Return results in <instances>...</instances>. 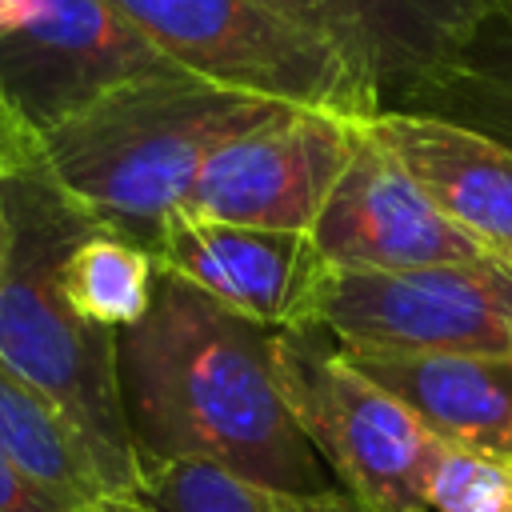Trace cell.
Wrapping results in <instances>:
<instances>
[{
	"mask_svg": "<svg viewBox=\"0 0 512 512\" xmlns=\"http://www.w3.org/2000/svg\"><path fill=\"white\" fill-rule=\"evenodd\" d=\"M272 336L160 268L144 320L116 332L136 464H212L264 488L344 492L284 404Z\"/></svg>",
	"mask_w": 512,
	"mask_h": 512,
	"instance_id": "6da1fadb",
	"label": "cell"
},
{
	"mask_svg": "<svg viewBox=\"0 0 512 512\" xmlns=\"http://www.w3.org/2000/svg\"><path fill=\"white\" fill-rule=\"evenodd\" d=\"M4 200L12 240L0 276V360L68 416L108 488L136 500L140 464L120 404L116 332L84 320L64 292V260L96 220L52 180L40 140L8 164Z\"/></svg>",
	"mask_w": 512,
	"mask_h": 512,
	"instance_id": "7a4b0ae2",
	"label": "cell"
},
{
	"mask_svg": "<svg viewBox=\"0 0 512 512\" xmlns=\"http://www.w3.org/2000/svg\"><path fill=\"white\" fill-rule=\"evenodd\" d=\"M284 108L292 104L160 68L100 92L36 140L52 180L92 220L152 248L164 216L184 208L200 168Z\"/></svg>",
	"mask_w": 512,
	"mask_h": 512,
	"instance_id": "3957f363",
	"label": "cell"
},
{
	"mask_svg": "<svg viewBox=\"0 0 512 512\" xmlns=\"http://www.w3.org/2000/svg\"><path fill=\"white\" fill-rule=\"evenodd\" d=\"M172 68L348 120L384 112L380 88L324 36L268 0H108Z\"/></svg>",
	"mask_w": 512,
	"mask_h": 512,
	"instance_id": "277c9868",
	"label": "cell"
},
{
	"mask_svg": "<svg viewBox=\"0 0 512 512\" xmlns=\"http://www.w3.org/2000/svg\"><path fill=\"white\" fill-rule=\"evenodd\" d=\"M272 364L296 428L320 464L368 512H432L428 484L440 440L376 380H368L324 328L272 336Z\"/></svg>",
	"mask_w": 512,
	"mask_h": 512,
	"instance_id": "5b68a950",
	"label": "cell"
},
{
	"mask_svg": "<svg viewBox=\"0 0 512 512\" xmlns=\"http://www.w3.org/2000/svg\"><path fill=\"white\" fill-rule=\"evenodd\" d=\"M316 328L336 344L512 356V260L420 272H332Z\"/></svg>",
	"mask_w": 512,
	"mask_h": 512,
	"instance_id": "8992f818",
	"label": "cell"
},
{
	"mask_svg": "<svg viewBox=\"0 0 512 512\" xmlns=\"http://www.w3.org/2000/svg\"><path fill=\"white\" fill-rule=\"evenodd\" d=\"M356 124L320 108H284L228 140L196 176L184 208L224 224L312 236L356 140Z\"/></svg>",
	"mask_w": 512,
	"mask_h": 512,
	"instance_id": "52a82bcc",
	"label": "cell"
},
{
	"mask_svg": "<svg viewBox=\"0 0 512 512\" xmlns=\"http://www.w3.org/2000/svg\"><path fill=\"white\" fill-rule=\"evenodd\" d=\"M160 68L172 64L108 0H36L0 32V104L32 136Z\"/></svg>",
	"mask_w": 512,
	"mask_h": 512,
	"instance_id": "ba28073f",
	"label": "cell"
},
{
	"mask_svg": "<svg viewBox=\"0 0 512 512\" xmlns=\"http://www.w3.org/2000/svg\"><path fill=\"white\" fill-rule=\"evenodd\" d=\"M312 244L336 272H420L492 256L412 184L364 120L312 228Z\"/></svg>",
	"mask_w": 512,
	"mask_h": 512,
	"instance_id": "9c48e42d",
	"label": "cell"
},
{
	"mask_svg": "<svg viewBox=\"0 0 512 512\" xmlns=\"http://www.w3.org/2000/svg\"><path fill=\"white\" fill-rule=\"evenodd\" d=\"M156 264L264 328H316L332 264L312 236L224 224L176 208L152 240Z\"/></svg>",
	"mask_w": 512,
	"mask_h": 512,
	"instance_id": "30bf717a",
	"label": "cell"
},
{
	"mask_svg": "<svg viewBox=\"0 0 512 512\" xmlns=\"http://www.w3.org/2000/svg\"><path fill=\"white\" fill-rule=\"evenodd\" d=\"M336 44L400 108L432 100L508 0H268Z\"/></svg>",
	"mask_w": 512,
	"mask_h": 512,
	"instance_id": "8fae6325",
	"label": "cell"
},
{
	"mask_svg": "<svg viewBox=\"0 0 512 512\" xmlns=\"http://www.w3.org/2000/svg\"><path fill=\"white\" fill-rule=\"evenodd\" d=\"M364 128L412 176V184L480 248L512 260V144L440 116L412 108H384Z\"/></svg>",
	"mask_w": 512,
	"mask_h": 512,
	"instance_id": "7c38bea8",
	"label": "cell"
},
{
	"mask_svg": "<svg viewBox=\"0 0 512 512\" xmlns=\"http://www.w3.org/2000/svg\"><path fill=\"white\" fill-rule=\"evenodd\" d=\"M348 364L392 392L440 444L512 464V356L396 352L340 344Z\"/></svg>",
	"mask_w": 512,
	"mask_h": 512,
	"instance_id": "4fadbf2b",
	"label": "cell"
},
{
	"mask_svg": "<svg viewBox=\"0 0 512 512\" xmlns=\"http://www.w3.org/2000/svg\"><path fill=\"white\" fill-rule=\"evenodd\" d=\"M0 452H8L32 480H40L72 512H124L136 500H120L84 436L68 416L40 396L24 376L0 360Z\"/></svg>",
	"mask_w": 512,
	"mask_h": 512,
	"instance_id": "5bb4252c",
	"label": "cell"
},
{
	"mask_svg": "<svg viewBox=\"0 0 512 512\" xmlns=\"http://www.w3.org/2000/svg\"><path fill=\"white\" fill-rule=\"evenodd\" d=\"M160 280L156 252L108 224H92L64 260V292L96 328L124 332L152 308Z\"/></svg>",
	"mask_w": 512,
	"mask_h": 512,
	"instance_id": "9a60e30c",
	"label": "cell"
},
{
	"mask_svg": "<svg viewBox=\"0 0 512 512\" xmlns=\"http://www.w3.org/2000/svg\"><path fill=\"white\" fill-rule=\"evenodd\" d=\"M144 512H368L348 492H284L212 464H140Z\"/></svg>",
	"mask_w": 512,
	"mask_h": 512,
	"instance_id": "2e32d148",
	"label": "cell"
},
{
	"mask_svg": "<svg viewBox=\"0 0 512 512\" xmlns=\"http://www.w3.org/2000/svg\"><path fill=\"white\" fill-rule=\"evenodd\" d=\"M428 508L432 512H512V464L444 444L432 468Z\"/></svg>",
	"mask_w": 512,
	"mask_h": 512,
	"instance_id": "e0dca14e",
	"label": "cell"
},
{
	"mask_svg": "<svg viewBox=\"0 0 512 512\" xmlns=\"http://www.w3.org/2000/svg\"><path fill=\"white\" fill-rule=\"evenodd\" d=\"M480 92V104H492V108H504V116L512 120V8H504L484 32L480 40L468 48L460 72L436 92V96H448V92ZM432 96V100H436Z\"/></svg>",
	"mask_w": 512,
	"mask_h": 512,
	"instance_id": "ac0fdd59",
	"label": "cell"
},
{
	"mask_svg": "<svg viewBox=\"0 0 512 512\" xmlns=\"http://www.w3.org/2000/svg\"><path fill=\"white\" fill-rule=\"evenodd\" d=\"M136 504H128L124 512H136ZM0 512H72L68 504H60L40 480H32L8 452H0Z\"/></svg>",
	"mask_w": 512,
	"mask_h": 512,
	"instance_id": "d6986e66",
	"label": "cell"
},
{
	"mask_svg": "<svg viewBox=\"0 0 512 512\" xmlns=\"http://www.w3.org/2000/svg\"><path fill=\"white\" fill-rule=\"evenodd\" d=\"M36 144V136L0 104V276H4V260H8V240H12V224H8V200H4V172L8 164L28 148Z\"/></svg>",
	"mask_w": 512,
	"mask_h": 512,
	"instance_id": "ffe728a7",
	"label": "cell"
},
{
	"mask_svg": "<svg viewBox=\"0 0 512 512\" xmlns=\"http://www.w3.org/2000/svg\"><path fill=\"white\" fill-rule=\"evenodd\" d=\"M508 8H512V0H508Z\"/></svg>",
	"mask_w": 512,
	"mask_h": 512,
	"instance_id": "44dd1931",
	"label": "cell"
},
{
	"mask_svg": "<svg viewBox=\"0 0 512 512\" xmlns=\"http://www.w3.org/2000/svg\"><path fill=\"white\" fill-rule=\"evenodd\" d=\"M140 512H144V508H140Z\"/></svg>",
	"mask_w": 512,
	"mask_h": 512,
	"instance_id": "7402d4cb",
	"label": "cell"
}]
</instances>
